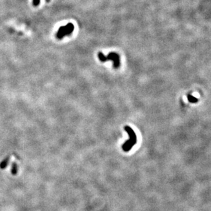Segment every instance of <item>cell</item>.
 Wrapping results in <instances>:
<instances>
[{
  "label": "cell",
  "instance_id": "3957f363",
  "mask_svg": "<svg viewBox=\"0 0 211 211\" xmlns=\"http://www.w3.org/2000/svg\"><path fill=\"white\" fill-rule=\"evenodd\" d=\"M74 25L72 23H69L64 26H61L59 27L57 33H56V37L58 39L63 38L64 36H69L74 32Z\"/></svg>",
  "mask_w": 211,
  "mask_h": 211
},
{
  "label": "cell",
  "instance_id": "8992f818",
  "mask_svg": "<svg viewBox=\"0 0 211 211\" xmlns=\"http://www.w3.org/2000/svg\"><path fill=\"white\" fill-rule=\"evenodd\" d=\"M8 159L5 160L2 163L1 165H0V167L2 168V169L5 168V167H6V165H7V164H8Z\"/></svg>",
  "mask_w": 211,
  "mask_h": 211
},
{
  "label": "cell",
  "instance_id": "277c9868",
  "mask_svg": "<svg viewBox=\"0 0 211 211\" xmlns=\"http://www.w3.org/2000/svg\"><path fill=\"white\" fill-rule=\"evenodd\" d=\"M188 100H189V102L191 103H196L197 102H198V99H197V98H195V97H193L192 95H188Z\"/></svg>",
  "mask_w": 211,
  "mask_h": 211
},
{
  "label": "cell",
  "instance_id": "7a4b0ae2",
  "mask_svg": "<svg viewBox=\"0 0 211 211\" xmlns=\"http://www.w3.org/2000/svg\"><path fill=\"white\" fill-rule=\"evenodd\" d=\"M98 58L102 63H105L108 60H112L113 62V67L115 69H119L120 67V56L117 53L111 52L108 53V56H105L102 52H99L98 53Z\"/></svg>",
  "mask_w": 211,
  "mask_h": 211
},
{
  "label": "cell",
  "instance_id": "5b68a950",
  "mask_svg": "<svg viewBox=\"0 0 211 211\" xmlns=\"http://www.w3.org/2000/svg\"><path fill=\"white\" fill-rule=\"evenodd\" d=\"M16 173H17V166L14 163L13 166V169H12V173L14 174V175H15V174H16Z\"/></svg>",
  "mask_w": 211,
  "mask_h": 211
},
{
  "label": "cell",
  "instance_id": "52a82bcc",
  "mask_svg": "<svg viewBox=\"0 0 211 211\" xmlns=\"http://www.w3.org/2000/svg\"><path fill=\"white\" fill-rule=\"evenodd\" d=\"M41 0H32V4L35 6H38V5L40 4Z\"/></svg>",
  "mask_w": 211,
  "mask_h": 211
},
{
  "label": "cell",
  "instance_id": "6da1fadb",
  "mask_svg": "<svg viewBox=\"0 0 211 211\" xmlns=\"http://www.w3.org/2000/svg\"><path fill=\"white\" fill-rule=\"evenodd\" d=\"M124 130L127 132L128 134L129 135L130 139L126 140V141L123 143L122 145L123 150L127 152V151H130L132 147H134V145L136 143V135L135 134L134 131L132 130V128H130V126H126L124 127Z\"/></svg>",
  "mask_w": 211,
  "mask_h": 211
}]
</instances>
